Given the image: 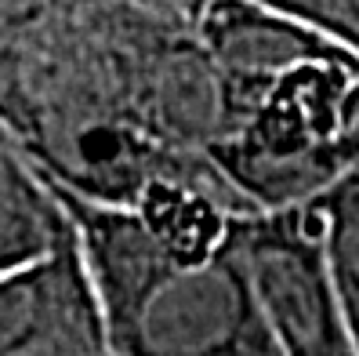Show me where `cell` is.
<instances>
[{"label": "cell", "instance_id": "1", "mask_svg": "<svg viewBox=\"0 0 359 356\" xmlns=\"http://www.w3.org/2000/svg\"><path fill=\"white\" fill-rule=\"evenodd\" d=\"M189 4H0V124L58 190L135 207L210 167L160 150L145 120L156 44Z\"/></svg>", "mask_w": 359, "mask_h": 356}, {"label": "cell", "instance_id": "4", "mask_svg": "<svg viewBox=\"0 0 359 356\" xmlns=\"http://www.w3.org/2000/svg\"><path fill=\"white\" fill-rule=\"evenodd\" d=\"M236 247L280 356H359L323 262L312 204L240 218Z\"/></svg>", "mask_w": 359, "mask_h": 356}, {"label": "cell", "instance_id": "9", "mask_svg": "<svg viewBox=\"0 0 359 356\" xmlns=\"http://www.w3.org/2000/svg\"><path fill=\"white\" fill-rule=\"evenodd\" d=\"M276 8L302 18L327 44L359 58V0H283Z\"/></svg>", "mask_w": 359, "mask_h": 356}, {"label": "cell", "instance_id": "7", "mask_svg": "<svg viewBox=\"0 0 359 356\" xmlns=\"http://www.w3.org/2000/svg\"><path fill=\"white\" fill-rule=\"evenodd\" d=\"M69 237L55 185L0 124V280L51 258Z\"/></svg>", "mask_w": 359, "mask_h": 356}, {"label": "cell", "instance_id": "8", "mask_svg": "<svg viewBox=\"0 0 359 356\" xmlns=\"http://www.w3.org/2000/svg\"><path fill=\"white\" fill-rule=\"evenodd\" d=\"M312 211L334 295L359 345V171L345 175L320 200H312Z\"/></svg>", "mask_w": 359, "mask_h": 356}, {"label": "cell", "instance_id": "3", "mask_svg": "<svg viewBox=\"0 0 359 356\" xmlns=\"http://www.w3.org/2000/svg\"><path fill=\"white\" fill-rule=\"evenodd\" d=\"M210 164L255 211L320 200L359 171V58L309 62L272 80Z\"/></svg>", "mask_w": 359, "mask_h": 356}, {"label": "cell", "instance_id": "5", "mask_svg": "<svg viewBox=\"0 0 359 356\" xmlns=\"http://www.w3.org/2000/svg\"><path fill=\"white\" fill-rule=\"evenodd\" d=\"M0 356H113L76 229L51 258L0 280Z\"/></svg>", "mask_w": 359, "mask_h": 356}, {"label": "cell", "instance_id": "2", "mask_svg": "<svg viewBox=\"0 0 359 356\" xmlns=\"http://www.w3.org/2000/svg\"><path fill=\"white\" fill-rule=\"evenodd\" d=\"M55 193L76 229L116 356H232L272 342L236 233L218 255L185 258L135 207L91 204L58 185Z\"/></svg>", "mask_w": 359, "mask_h": 356}, {"label": "cell", "instance_id": "11", "mask_svg": "<svg viewBox=\"0 0 359 356\" xmlns=\"http://www.w3.org/2000/svg\"><path fill=\"white\" fill-rule=\"evenodd\" d=\"M113 356H116V352H113Z\"/></svg>", "mask_w": 359, "mask_h": 356}, {"label": "cell", "instance_id": "10", "mask_svg": "<svg viewBox=\"0 0 359 356\" xmlns=\"http://www.w3.org/2000/svg\"><path fill=\"white\" fill-rule=\"evenodd\" d=\"M232 356H280V349H276V342H262V345H250V349L232 352Z\"/></svg>", "mask_w": 359, "mask_h": 356}, {"label": "cell", "instance_id": "6", "mask_svg": "<svg viewBox=\"0 0 359 356\" xmlns=\"http://www.w3.org/2000/svg\"><path fill=\"white\" fill-rule=\"evenodd\" d=\"M200 40L215 55L222 73L236 84L247 110L283 73L309 66V62H330V58L348 55L341 48L327 44L302 18L280 11L276 4H247V0L203 4Z\"/></svg>", "mask_w": 359, "mask_h": 356}]
</instances>
